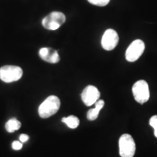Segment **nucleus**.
I'll return each instance as SVG.
<instances>
[{
    "mask_svg": "<svg viewBox=\"0 0 157 157\" xmlns=\"http://www.w3.org/2000/svg\"><path fill=\"white\" fill-rule=\"evenodd\" d=\"M145 50V44L140 39H136L127 49L125 57L129 62H135L142 56Z\"/></svg>",
    "mask_w": 157,
    "mask_h": 157,
    "instance_id": "6",
    "label": "nucleus"
},
{
    "mask_svg": "<svg viewBox=\"0 0 157 157\" xmlns=\"http://www.w3.org/2000/svg\"><path fill=\"white\" fill-rule=\"evenodd\" d=\"M12 147H13V148L15 151L21 150L23 147V143H21V141L15 140L13 143H12Z\"/></svg>",
    "mask_w": 157,
    "mask_h": 157,
    "instance_id": "15",
    "label": "nucleus"
},
{
    "mask_svg": "<svg viewBox=\"0 0 157 157\" xmlns=\"http://www.w3.org/2000/svg\"><path fill=\"white\" fill-rule=\"evenodd\" d=\"M62 121L71 129L77 128L79 125V119L75 116H69V117L63 118Z\"/></svg>",
    "mask_w": 157,
    "mask_h": 157,
    "instance_id": "11",
    "label": "nucleus"
},
{
    "mask_svg": "<svg viewBox=\"0 0 157 157\" xmlns=\"http://www.w3.org/2000/svg\"><path fill=\"white\" fill-rule=\"evenodd\" d=\"M21 127V123L16 119H11L6 123L5 128L8 132H14Z\"/></svg>",
    "mask_w": 157,
    "mask_h": 157,
    "instance_id": "12",
    "label": "nucleus"
},
{
    "mask_svg": "<svg viewBox=\"0 0 157 157\" xmlns=\"http://www.w3.org/2000/svg\"><path fill=\"white\" fill-rule=\"evenodd\" d=\"M132 94L137 103L143 104L150 98L148 84L145 80H139L132 86Z\"/></svg>",
    "mask_w": 157,
    "mask_h": 157,
    "instance_id": "5",
    "label": "nucleus"
},
{
    "mask_svg": "<svg viewBox=\"0 0 157 157\" xmlns=\"http://www.w3.org/2000/svg\"><path fill=\"white\" fill-rule=\"evenodd\" d=\"M149 124L154 129V135L157 137V115H154L151 117L149 120Z\"/></svg>",
    "mask_w": 157,
    "mask_h": 157,
    "instance_id": "14",
    "label": "nucleus"
},
{
    "mask_svg": "<svg viewBox=\"0 0 157 157\" xmlns=\"http://www.w3.org/2000/svg\"><path fill=\"white\" fill-rule=\"evenodd\" d=\"M60 106V99L56 95H50L39 105V115L43 119H47L58 112Z\"/></svg>",
    "mask_w": 157,
    "mask_h": 157,
    "instance_id": "1",
    "label": "nucleus"
},
{
    "mask_svg": "<svg viewBox=\"0 0 157 157\" xmlns=\"http://www.w3.org/2000/svg\"><path fill=\"white\" fill-rule=\"evenodd\" d=\"M101 93L97 87L93 85H88L82 91L81 97L83 103L87 106H91L99 100Z\"/></svg>",
    "mask_w": 157,
    "mask_h": 157,
    "instance_id": "8",
    "label": "nucleus"
},
{
    "mask_svg": "<svg viewBox=\"0 0 157 157\" xmlns=\"http://www.w3.org/2000/svg\"><path fill=\"white\" fill-rule=\"evenodd\" d=\"M23 69L13 65H7L0 68V79L5 83H11L18 81L22 77Z\"/></svg>",
    "mask_w": 157,
    "mask_h": 157,
    "instance_id": "3",
    "label": "nucleus"
},
{
    "mask_svg": "<svg viewBox=\"0 0 157 157\" xmlns=\"http://www.w3.org/2000/svg\"><path fill=\"white\" fill-rule=\"evenodd\" d=\"M119 155L121 157H133L135 154V143L129 134H123L119 140Z\"/></svg>",
    "mask_w": 157,
    "mask_h": 157,
    "instance_id": "4",
    "label": "nucleus"
},
{
    "mask_svg": "<svg viewBox=\"0 0 157 157\" xmlns=\"http://www.w3.org/2000/svg\"><path fill=\"white\" fill-rule=\"evenodd\" d=\"M39 56L41 59L49 63H57L60 61V56L58 51L52 48H42L39 50Z\"/></svg>",
    "mask_w": 157,
    "mask_h": 157,
    "instance_id": "9",
    "label": "nucleus"
},
{
    "mask_svg": "<svg viewBox=\"0 0 157 157\" xmlns=\"http://www.w3.org/2000/svg\"><path fill=\"white\" fill-rule=\"evenodd\" d=\"M119 42V36L117 31L113 29H107L102 37L101 44L104 50L107 51L113 50L117 46Z\"/></svg>",
    "mask_w": 157,
    "mask_h": 157,
    "instance_id": "7",
    "label": "nucleus"
},
{
    "mask_svg": "<svg viewBox=\"0 0 157 157\" xmlns=\"http://www.w3.org/2000/svg\"><path fill=\"white\" fill-rule=\"evenodd\" d=\"M66 20V15L62 12L53 11L42 19V24L47 30L55 31L63 25Z\"/></svg>",
    "mask_w": 157,
    "mask_h": 157,
    "instance_id": "2",
    "label": "nucleus"
},
{
    "mask_svg": "<svg viewBox=\"0 0 157 157\" xmlns=\"http://www.w3.org/2000/svg\"><path fill=\"white\" fill-rule=\"evenodd\" d=\"M29 139V135H25V134L21 135V136H20V137H19L20 141H21V142L22 143L26 142V141L28 140Z\"/></svg>",
    "mask_w": 157,
    "mask_h": 157,
    "instance_id": "16",
    "label": "nucleus"
},
{
    "mask_svg": "<svg viewBox=\"0 0 157 157\" xmlns=\"http://www.w3.org/2000/svg\"><path fill=\"white\" fill-rule=\"evenodd\" d=\"M104 105H105V102L103 100H98V101L95 103V107L94 109H90L88 111L87 117L88 120L90 121H94L98 117L100 111L103 109Z\"/></svg>",
    "mask_w": 157,
    "mask_h": 157,
    "instance_id": "10",
    "label": "nucleus"
},
{
    "mask_svg": "<svg viewBox=\"0 0 157 157\" xmlns=\"http://www.w3.org/2000/svg\"><path fill=\"white\" fill-rule=\"evenodd\" d=\"M87 1L92 5L99 6V7H104L109 3L110 0H87Z\"/></svg>",
    "mask_w": 157,
    "mask_h": 157,
    "instance_id": "13",
    "label": "nucleus"
}]
</instances>
